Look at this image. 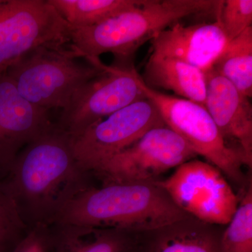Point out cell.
Returning <instances> with one entry per match:
<instances>
[{"label":"cell","mask_w":252,"mask_h":252,"mask_svg":"<svg viewBox=\"0 0 252 252\" xmlns=\"http://www.w3.org/2000/svg\"><path fill=\"white\" fill-rule=\"evenodd\" d=\"M94 177L76 158L70 136L54 124L20 152L1 181L31 230L54 224L73 199L94 187Z\"/></svg>","instance_id":"1"},{"label":"cell","mask_w":252,"mask_h":252,"mask_svg":"<svg viewBox=\"0 0 252 252\" xmlns=\"http://www.w3.org/2000/svg\"><path fill=\"white\" fill-rule=\"evenodd\" d=\"M189 217L155 182L109 184L79 194L56 223L145 233Z\"/></svg>","instance_id":"2"},{"label":"cell","mask_w":252,"mask_h":252,"mask_svg":"<svg viewBox=\"0 0 252 252\" xmlns=\"http://www.w3.org/2000/svg\"><path fill=\"white\" fill-rule=\"evenodd\" d=\"M215 0H143L94 26L72 27L69 49L77 58L98 59L111 53L118 62L130 63L144 42L181 19L195 14H217Z\"/></svg>","instance_id":"3"},{"label":"cell","mask_w":252,"mask_h":252,"mask_svg":"<svg viewBox=\"0 0 252 252\" xmlns=\"http://www.w3.org/2000/svg\"><path fill=\"white\" fill-rule=\"evenodd\" d=\"M65 46H43L32 51L6 71L18 93L34 105L64 110L86 83L104 72L99 59L78 63Z\"/></svg>","instance_id":"4"},{"label":"cell","mask_w":252,"mask_h":252,"mask_svg":"<svg viewBox=\"0 0 252 252\" xmlns=\"http://www.w3.org/2000/svg\"><path fill=\"white\" fill-rule=\"evenodd\" d=\"M141 90L160 113L164 124L190 148L239 185H245L243 156L227 143L205 106L162 94L148 87L139 76Z\"/></svg>","instance_id":"5"},{"label":"cell","mask_w":252,"mask_h":252,"mask_svg":"<svg viewBox=\"0 0 252 252\" xmlns=\"http://www.w3.org/2000/svg\"><path fill=\"white\" fill-rule=\"evenodd\" d=\"M71 29L48 0H0V74L38 48L69 44Z\"/></svg>","instance_id":"6"},{"label":"cell","mask_w":252,"mask_h":252,"mask_svg":"<svg viewBox=\"0 0 252 252\" xmlns=\"http://www.w3.org/2000/svg\"><path fill=\"white\" fill-rule=\"evenodd\" d=\"M155 182L182 211L210 224H228L240 201L223 173L201 160L184 162L166 180Z\"/></svg>","instance_id":"7"},{"label":"cell","mask_w":252,"mask_h":252,"mask_svg":"<svg viewBox=\"0 0 252 252\" xmlns=\"http://www.w3.org/2000/svg\"><path fill=\"white\" fill-rule=\"evenodd\" d=\"M195 157L197 154L173 130L159 126L147 131L92 174L102 185L152 182Z\"/></svg>","instance_id":"8"},{"label":"cell","mask_w":252,"mask_h":252,"mask_svg":"<svg viewBox=\"0 0 252 252\" xmlns=\"http://www.w3.org/2000/svg\"><path fill=\"white\" fill-rule=\"evenodd\" d=\"M139 76L130 63L105 65L102 74L76 92L56 126L75 137L114 112L147 98L139 86Z\"/></svg>","instance_id":"9"},{"label":"cell","mask_w":252,"mask_h":252,"mask_svg":"<svg viewBox=\"0 0 252 252\" xmlns=\"http://www.w3.org/2000/svg\"><path fill=\"white\" fill-rule=\"evenodd\" d=\"M164 126L155 104L142 99L71 137L73 152L81 166L93 172L150 129Z\"/></svg>","instance_id":"10"},{"label":"cell","mask_w":252,"mask_h":252,"mask_svg":"<svg viewBox=\"0 0 252 252\" xmlns=\"http://www.w3.org/2000/svg\"><path fill=\"white\" fill-rule=\"evenodd\" d=\"M53 126L49 110L24 98L6 73L0 74V181L20 152Z\"/></svg>","instance_id":"11"},{"label":"cell","mask_w":252,"mask_h":252,"mask_svg":"<svg viewBox=\"0 0 252 252\" xmlns=\"http://www.w3.org/2000/svg\"><path fill=\"white\" fill-rule=\"evenodd\" d=\"M207 112L227 140L235 142L245 165H252V108L250 98L213 68L205 73Z\"/></svg>","instance_id":"12"},{"label":"cell","mask_w":252,"mask_h":252,"mask_svg":"<svg viewBox=\"0 0 252 252\" xmlns=\"http://www.w3.org/2000/svg\"><path fill=\"white\" fill-rule=\"evenodd\" d=\"M151 54L179 60L205 73L228 40L220 21L185 26L176 23L152 38Z\"/></svg>","instance_id":"13"},{"label":"cell","mask_w":252,"mask_h":252,"mask_svg":"<svg viewBox=\"0 0 252 252\" xmlns=\"http://www.w3.org/2000/svg\"><path fill=\"white\" fill-rule=\"evenodd\" d=\"M53 252H136L137 233L67 223L51 225Z\"/></svg>","instance_id":"14"},{"label":"cell","mask_w":252,"mask_h":252,"mask_svg":"<svg viewBox=\"0 0 252 252\" xmlns=\"http://www.w3.org/2000/svg\"><path fill=\"white\" fill-rule=\"evenodd\" d=\"M220 226L187 217L147 233V252H222Z\"/></svg>","instance_id":"15"},{"label":"cell","mask_w":252,"mask_h":252,"mask_svg":"<svg viewBox=\"0 0 252 252\" xmlns=\"http://www.w3.org/2000/svg\"><path fill=\"white\" fill-rule=\"evenodd\" d=\"M142 79L146 85L154 90L158 88L172 91L182 98L201 105L205 104V73L179 60L151 54Z\"/></svg>","instance_id":"16"},{"label":"cell","mask_w":252,"mask_h":252,"mask_svg":"<svg viewBox=\"0 0 252 252\" xmlns=\"http://www.w3.org/2000/svg\"><path fill=\"white\" fill-rule=\"evenodd\" d=\"M244 95L252 96V26L230 41L212 67Z\"/></svg>","instance_id":"17"},{"label":"cell","mask_w":252,"mask_h":252,"mask_svg":"<svg viewBox=\"0 0 252 252\" xmlns=\"http://www.w3.org/2000/svg\"><path fill=\"white\" fill-rule=\"evenodd\" d=\"M143 0H48L72 27L94 26Z\"/></svg>","instance_id":"18"},{"label":"cell","mask_w":252,"mask_h":252,"mask_svg":"<svg viewBox=\"0 0 252 252\" xmlns=\"http://www.w3.org/2000/svg\"><path fill=\"white\" fill-rule=\"evenodd\" d=\"M222 252H252V185L242 192L238 207L220 238Z\"/></svg>","instance_id":"19"},{"label":"cell","mask_w":252,"mask_h":252,"mask_svg":"<svg viewBox=\"0 0 252 252\" xmlns=\"http://www.w3.org/2000/svg\"><path fill=\"white\" fill-rule=\"evenodd\" d=\"M30 230L23 223L14 198L0 181V252H9Z\"/></svg>","instance_id":"20"},{"label":"cell","mask_w":252,"mask_h":252,"mask_svg":"<svg viewBox=\"0 0 252 252\" xmlns=\"http://www.w3.org/2000/svg\"><path fill=\"white\" fill-rule=\"evenodd\" d=\"M228 42L240 35L252 23V0L221 1L216 14Z\"/></svg>","instance_id":"21"},{"label":"cell","mask_w":252,"mask_h":252,"mask_svg":"<svg viewBox=\"0 0 252 252\" xmlns=\"http://www.w3.org/2000/svg\"><path fill=\"white\" fill-rule=\"evenodd\" d=\"M9 252H53L51 225H36Z\"/></svg>","instance_id":"22"}]
</instances>
